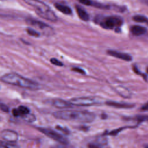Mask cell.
I'll list each match as a JSON object with an SVG mask.
<instances>
[{
  "instance_id": "15",
  "label": "cell",
  "mask_w": 148,
  "mask_h": 148,
  "mask_svg": "<svg viewBox=\"0 0 148 148\" xmlns=\"http://www.w3.org/2000/svg\"><path fill=\"white\" fill-rule=\"evenodd\" d=\"M55 8L61 13L65 14H71L72 13V10L71 8L65 5L60 3H54Z\"/></svg>"
},
{
  "instance_id": "2",
  "label": "cell",
  "mask_w": 148,
  "mask_h": 148,
  "mask_svg": "<svg viewBox=\"0 0 148 148\" xmlns=\"http://www.w3.org/2000/svg\"><path fill=\"white\" fill-rule=\"evenodd\" d=\"M1 80L6 83L30 90H37L39 88L38 83L15 73L4 75L1 77Z\"/></svg>"
},
{
  "instance_id": "26",
  "label": "cell",
  "mask_w": 148,
  "mask_h": 148,
  "mask_svg": "<svg viewBox=\"0 0 148 148\" xmlns=\"http://www.w3.org/2000/svg\"><path fill=\"white\" fill-rule=\"evenodd\" d=\"M0 107H1V109L2 111H3L4 112H9V108L6 105H5L4 103L1 102Z\"/></svg>"
},
{
  "instance_id": "20",
  "label": "cell",
  "mask_w": 148,
  "mask_h": 148,
  "mask_svg": "<svg viewBox=\"0 0 148 148\" xmlns=\"http://www.w3.org/2000/svg\"><path fill=\"white\" fill-rule=\"evenodd\" d=\"M50 62L53 65H57V66H62L63 65H64L62 62H61L58 59L55 58H51L50 59Z\"/></svg>"
},
{
  "instance_id": "16",
  "label": "cell",
  "mask_w": 148,
  "mask_h": 148,
  "mask_svg": "<svg viewBox=\"0 0 148 148\" xmlns=\"http://www.w3.org/2000/svg\"><path fill=\"white\" fill-rule=\"evenodd\" d=\"M131 31L133 35L135 36H140L146 32V29L140 25H133L131 28Z\"/></svg>"
},
{
  "instance_id": "28",
  "label": "cell",
  "mask_w": 148,
  "mask_h": 148,
  "mask_svg": "<svg viewBox=\"0 0 148 148\" xmlns=\"http://www.w3.org/2000/svg\"><path fill=\"white\" fill-rule=\"evenodd\" d=\"M141 109L142 110H145V111H148V102H147L146 103H145V105H143L142 108Z\"/></svg>"
},
{
  "instance_id": "18",
  "label": "cell",
  "mask_w": 148,
  "mask_h": 148,
  "mask_svg": "<svg viewBox=\"0 0 148 148\" xmlns=\"http://www.w3.org/2000/svg\"><path fill=\"white\" fill-rule=\"evenodd\" d=\"M27 32L29 35L34 37H39L40 36V34L38 31L31 28H28L27 29Z\"/></svg>"
},
{
  "instance_id": "3",
  "label": "cell",
  "mask_w": 148,
  "mask_h": 148,
  "mask_svg": "<svg viewBox=\"0 0 148 148\" xmlns=\"http://www.w3.org/2000/svg\"><path fill=\"white\" fill-rule=\"evenodd\" d=\"M26 3L32 6L37 14L40 17L51 21H56L57 17L54 12L44 2L39 0H24Z\"/></svg>"
},
{
  "instance_id": "7",
  "label": "cell",
  "mask_w": 148,
  "mask_h": 148,
  "mask_svg": "<svg viewBox=\"0 0 148 148\" xmlns=\"http://www.w3.org/2000/svg\"><path fill=\"white\" fill-rule=\"evenodd\" d=\"M27 23L28 24L42 31L43 34L46 36L52 35L54 33L53 29L50 26L40 21L34 19H28L27 20Z\"/></svg>"
},
{
  "instance_id": "24",
  "label": "cell",
  "mask_w": 148,
  "mask_h": 148,
  "mask_svg": "<svg viewBox=\"0 0 148 148\" xmlns=\"http://www.w3.org/2000/svg\"><path fill=\"white\" fill-rule=\"evenodd\" d=\"M72 70L75 71V72H78L79 73L83 74V75H85L86 74V72L84 71V70L82 69V68H79V67H73V68H72Z\"/></svg>"
},
{
  "instance_id": "30",
  "label": "cell",
  "mask_w": 148,
  "mask_h": 148,
  "mask_svg": "<svg viewBox=\"0 0 148 148\" xmlns=\"http://www.w3.org/2000/svg\"><path fill=\"white\" fill-rule=\"evenodd\" d=\"M146 72H147V73L148 74V67H147V69H146Z\"/></svg>"
},
{
  "instance_id": "12",
  "label": "cell",
  "mask_w": 148,
  "mask_h": 148,
  "mask_svg": "<svg viewBox=\"0 0 148 148\" xmlns=\"http://www.w3.org/2000/svg\"><path fill=\"white\" fill-rule=\"evenodd\" d=\"M105 104L113 108H120V109H130L134 107V104L127 103H122V102H117L115 101H107L105 102Z\"/></svg>"
},
{
  "instance_id": "19",
  "label": "cell",
  "mask_w": 148,
  "mask_h": 148,
  "mask_svg": "<svg viewBox=\"0 0 148 148\" xmlns=\"http://www.w3.org/2000/svg\"><path fill=\"white\" fill-rule=\"evenodd\" d=\"M136 120L138 123H142L143 121H148V116L147 115H139L135 117Z\"/></svg>"
},
{
  "instance_id": "27",
  "label": "cell",
  "mask_w": 148,
  "mask_h": 148,
  "mask_svg": "<svg viewBox=\"0 0 148 148\" xmlns=\"http://www.w3.org/2000/svg\"><path fill=\"white\" fill-rule=\"evenodd\" d=\"M56 128H57V129H58V130H60V131H62V132H63L64 133H65V134H69V130H68V129L65 128V127H61V126H58V125H57V126H56Z\"/></svg>"
},
{
  "instance_id": "22",
  "label": "cell",
  "mask_w": 148,
  "mask_h": 148,
  "mask_svg": "<svg viewBox=\"0 0 148 148\" xmlns=\"http://www.w3.org/2000/svg\"><path fill=\"white\" fill-rule=\"evenodd\" d=\"M13 143H3L2 142H1V147H16L17 146L14 145L13 144Z\"/></svg>"
},
{
  "instance_id": "10",
  "label": "cell",
  "mask_w": 148,
  "mask_h": 148,
  "mask_svg": "<svg viewBox=\"0 0 148 148\" xmlns=\"http://www.w3.org/2000/svg\"><path fill=\"white\" fill-rule=\"evenodd\" d=\"M52 103L55 107L61 109L71 108H72V106H73L69 101H67L60 98L54 99L52 101Z\"/></svg>"
},
{
  "instance_id": "14",
  "label": "cell",
  "mask_w": 148,
  "mask_h": 148,
  "mask_svg": "<svg viewBox=\"0 0 148 148\" xmlns=\"http://www.w3.org/2000/svg\"><path fill=\"white\" fill-rule=\"evenodd\" d=\"M81 3L86 6H93L96 8H99L101 9H109V6L108 5H103L99 3L94 2L92 0H77Z\"/></svg>"
},
{
  "instance_id": "25",
  "label": "cell",
  "mask_w": 148,
  "mask_h": 148,
  "mask_svg": "<svg viewBox=\"0 0 148 148\" xmlns=\"http://www.w3.org/2000/svg\"><path fill=\"white\" fill-rule=\"evenodd\" d=\"M133 70H134V71L136 74L141 75L145 79H146V76L143 73H142L138 70V68H137L136 66H133Z\"/></svg>"
},
{
  "instance_id": "9",
  "label": "cell",
  "mask_w": 148,
  "mask_h": 148,
  "mask_svg": "<svg viewBox=\"0 0 148 148\" xmlns=\"http://www.w3.org/2000/svg\"><path fill=\"white\" fill-rule=\"evenodd\" d=\"M107 53L110 56H112L124 61H130L132 59V57L131 56V55L127 53L115 51V50H108Z\"/></svg>"
},
{
  "instance_id": "13",
  "label": "cell",
  "mask_w": 148,
  "mask_h": 148,
  "mask_svg": "<svg viewBox=\"0 0 148 148\" xmlns=\"http://www.w3.org/2000/svg\"><path fill=\"white\" fill-rule=\"evenodd\" d=\"M76 10L78 14V16L82 20L84 21L89 20V15L83 8L79 5H76Z\"/></svg>"
},
{
  "instance_id": "1",
  "label": "cell",
  "mask_w": 148,
  "mask_h": 148,
  "mask_svg": "<svg viewBox=\"0 0 148 148\" xmlns=\"http://www.w3.org/2000/svg\"><path fill=\"white\" fill-rule=\"evenodd\" d=\"M53 116L58 119L88 123L92 122L95 114L87 110H63L53 113Z\"/></svg>"
},
{
  "instance_id": "23",
  "label": "cell",
  "mask_w": 148,
  "mask_h": 148,
  "mask_svg": "<svg viewBox=\"0 0 148 148\" xmlns=\"http://www.w3.org/2000/svg\"><path fill=\"white\" fill-rule=\"evenodd\" d=\"M129 128V127H122V128H120L119 129H117V130H113L111 132H110L108 134V135H116L119 132H120L121 131L123 130L125 128Z\"/></svg>"
},
{
  "instance_id": "21",
  "label": "cell",
  "mask_w": 148,
  "mask_h": 148,
  "mask_svg": "<svg viewBox=\"0 0 148 148\" xmlns=\"http://www.w3.org/2000/svg\"><path fill=\"white\" fill-rule=\"evenodd\" d=\"M24 119L26 120V121H28L29 122H32V121H34L35 120V117L32 115V114H30L29 113L25 116L23 117Z\"/></svg>"
},
{
  "instance_id": "5",
  "label": "cell",
  "mask_w": 148,
  "mask_h": 148,
  "mask_svg": "<svg viewBox=\"0 0 148 148\" xmlns=\"http://www.w3.org/2000/svg\"><path fill=\"white\" fill-rule=\"evenodd\" d=\"M36 129L44 134L47 136L49 137L50 138L61 143L63 145H67L68 144V140L64 136L61 135V134L57 132V131L49 128H43V127H36Z\"/></svg>"
},
{
  "instance_id": "11",
  "label": "cell",
  "mask_w": 148,
  "mask_h": 148,
  "mask_svg": "<svg viewBox=\"0 0 148 148\" xmlns=\"http://www.w3.org/2000/svg\"><path fill=\"white\" fill-rule=\"evenodd\" d=\"M29 109L24 105H20L17 108L12 109V114L15 117L18 116H25L29 113Z\"/></svg>"
},
{
  "instance_id": "4",
  "label": "cell",
  "mask_w": 148,
  "mask_h": 148,
  "mask_svg": "<svg viewBox=\"0 0 148 148\" xmlns=\"http://www.w3.org/2000/svg\"><path fill=\"white\" fill-rule=\"evenodd\" d=\"M98 23L101 27L106 29H115L117 31L123 24V20L118 16H112L98 19Z\"/></svg>"
},
{
  "instance_id": "29",
  "label": "cell",
  "mask_w": 148,
  "mask_h": 148,
  "mask_svg": "<svg viewBox=\"0 0 148 148\" xmlns=\"http://www.w3.org/2000/svg\"><path fill=\"white\" fill-rule=\"evenodd\" d=\"M140 1L143 4L148 6V0H140Z\"/></svg>"
},
{
  "instance_id": "6",
  "label": "cell",
  "mask_w": 148,
  "mask_h": 148,
  "mask_svg": "<svg viewBox=\"0 0 148 148\" xmlns=\"http://www.w3.org/2000/svg\"><path fill=\"white\" fill-rule=\"evenodd\" d=\"M69 101L73 105L79 106H92L101 103V101L97 98L93 97H82L73 98L71 99Z\"/></svg>"
},
{
  "instance_id": "8",
  "label": "cell",
  "mask_w": 148,
  "mask_h": 148,
  "mask_svg": "<svg viewBox=\"0 0 148 148\" xmlns=\"http://www.w3.org/2000/svg\"><path fill=\"white\" fill-rule=\"evenodd\" d=\"M1 137L6 142L15 143L18 139V134L13 130H4L1 132Z\"/></svg>"
},
{
  "instance_id": "17",
  "label": "cell",
  "mask_w": 148,
  "mask_h": 148,
  "mask_svg": "<svg viewBox=\"0 0 148 148\" xmlns=\"http://www.w3.org/2000/svg\"><path fill=\"white\" fill-rule=\"evenodd\" d=\"M132 19L138 23H145L148 24V18L143 15H135L133 17Z\"/></svg>"
}]
</instances>
